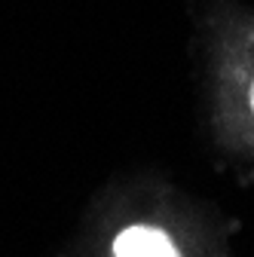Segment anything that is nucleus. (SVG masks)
I'll return each mask as SVG.
<instances>
[{
  "mask_svg": "<svg viewBox=\"0 0 254 257\" xmlns=\"http://www.w3.org/2000/svg\"><path fill=\"white\" fill-rule=\"evenodd\" d=\"M113 257H184L175 239L153 227V223H132L113 239Z\"/></svg>",
  "mask_w": 254,
  "mask_h": 257,
  "instance_id": "obj_1",
  "label": "nucleus"
},
{
  "mask_svg": "<svg viewBox=\"0 0 254 257\" xmlns=\"http://www.w3.org/2000/svg\"><path fill=\"white\" fill-rule=\"evenodd\" d=\"M248 107H251V116H254V74H251V83H248Z\"/></svg>",
  "mask_w": 254,
  "mask_h": 257,
  "instance_id": "obj_2",
  "label": "nucleus"
}]
</instances>
